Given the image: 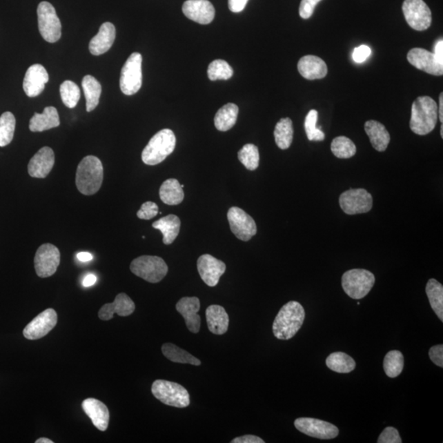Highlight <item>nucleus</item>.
<instances>
[{"label": "nucleus", "instance_id": "1", "mask_svg": "<svg viewBox=\"0 0 443 443\" xmlns=\"http://www.w3.org/2000/svg\"><path fill=\"white\" fill-rule=\"evenodd\" d=\"M306 313L297 302H289L281 308L273 324V332L280 340H289L302 327Z\"/></svg>", "mask_w": 443, "mask_h": 443}, {"label": "nucleus", "instance_id": "2", "mask_svg": "<svg viewBox=\"0 0 443 443\" xmlns=\"http://www.w3.org/2000/svg\"><path fill=\"white\" fill-rule=\"evenodd\" d=\"M437 119V104L431 97H420L412 104L410 128L414 133L425 136L433 132Z\"/></svg>", "mask_w": 443, "mask_h": 443}, {"label": "nucleus", "instance_id": "3", "mask_svg": "<svg viewBox=\"0 0 443 443\" xmlns=\"http://www.w3.org/2000/svg\"><path fill=\"white\" fill-rule=\"evenodd\" d=\"M104 180L103 164L94 155L86 156L77 169L76 185L78 190L85 195L99 192Z\"/></svg>", "mask_w": 443, "mask_h": 443}, {"label": "nucleus", "instance_id": "4", "mask_svg": "<svg viewBox=\"0 0 443 443\" xmlns=\"http://www.w3.org/2000/svg\"><path fill=\"white\" fill-rule=\"evenodd\" d=\"M176 137L170 129H163L150 139L142 151V161L147 165H156L162 163L165 159L175 151Z\"/></svg>", "mask_w": 443, "mask_h": 443}, {"label": "nucleus", "instance_id": "5", "mask_svg": "<svg viewBox=\"0 0 443 443\" xmlns=\"http://www.w3.org/2000/svg\"><path fill=\"white\" fill-rule=\"evenodd\" d=\"M375 277L366 269H351L343 275L342 285L347 295L355 299H362L371 292Z\"/></svg>", "mask_w": 443, "mask_h": 443}, {"label": "nucleus", "instance_id": "6", "mask_svg": "<svg viewBox=\"0 0 443 443\" xmlns=\"http://www.w3.org/2000/svg\"><path fill=\"white\" fill-rule=\"evenodd\" d=\"M152 394L165 405L186 408L190 405V395L184 386L167 380H156L152 384Z\"/></svg>", "mask_w": 443, "mask_h": 443}, {"label": "nucleus", "instance_id": "7", "mask_svg": "<svg viewBox=\"0 0 443 443\" xmlns=\"http://www.w3.org/2000/svg\"><path fill=\"white\" fill-rule=\"evenodd\" d=\"M135 275L150 284H157L167 275L168 267L159 256L142 255L135 259L130 266Z\"/></svg>", "mask_w": 443, "mask_h": 443}, {"label": "nucleus", "instance_id": "8", "mask_svg": "<svg viewBox=\"0 0 443 443\" xmlns=\"http://www.w3.org/2000/svg\"><path fill=\"white\" fill-rule=\"evenodd\" d=\"M37 15L41 37L47 42H57L62 35V25L54 6L49 2H41L38 6Z\"/></svg>", "mask_w": 443, "mask_h": 443}, {"label": "nucleus", "instance_id": "9", "mask_svg": "<svg viewBox=\"0 0 443 443\" xmlns=\"http://www.w3.org/2000/svg\"><path fill=\"white\" fill-rule=\"evenodd\" d=\"M142 86V56L133 53L124 64L121 71L120 88L126 95L138 92Z\"/></svg>", "mask_w": 443, "mask_h": 443}, {"label": "nucleus", "instance_id": "10", "mask_svg": "<svg viewBox=\"0 0 443 443\" xmlns=\"http://www.w3.org/2000/svg\"><path fill=\"white\" fill-rule=\"evenodd\" d=\"M402 11L407 23L415 30H427L432 23V12L423 0H405Z\"/></svg>", "mask_w": 443, "mask_h": 443}, {"label": "nucleus", "instance_id": "11", "mask_svg": "<svg viewBox=\"0 0 443 443\" xmlns=\"http://www.w3.org/2000/svg\"><path fill=\"white\" fill-rule=\"evenodd\" d=\"M339 204L346 215L364 214L371 210L373 197L366 189H351L340 195Z\"/></svg>", "mask_w": 443, "mask_h": 443}, {"label": "nucleus", "instance_id": "12", "mask_svg": "<svg viewBox=\"0 0 443 443\" xmlns=\"http://www.w3.org/2000/svg\"><path fill=\"white\" fill-rule=\"evenodd\" d=\"M35 269L37 275L46 279L54 275L60 264V252L57 247L46 243L39 247L35 255Z\"/></svg>", "mask_w": 443, "mask_h": 443}, {"label": "nucleus", "instance_id": "13", "mask_svg": "<svg viewBox=\"0 0 443 443\" xmlns=\"http://www.w3.org/2000/svg\"><path fill=\"white\" fill-rule=\"evenodd\" d=\"M228 219L234 235L243 242H248L257 233L255 220L240 208H230Z\"/></svg>", "mask_w": 443, "mask_h": 443}, {"label": "nucleus", "instance_id": "14", "mask_svg": "<svg viewBox=\"0 0 443 443\" xmlns=\"http://www.w3.org/2000/svg\"><path fill=\"white\" fill-rule=\"evenodd\" d=\"M295 427L306 435L319 440H333L339 434L335 425L314 418H299L295 420Z\"/></svg>", "mask_w": 443, "mask_h": 443}, {"label": "nucleus", "instance_id": "15", "mask_svg": "<svg viewBox=\"0 0 443 443\" xmlns=\"http://www.w3.org/2000/svg\"><path fill=\"white\" fill-rule=\"evenodd\" d=\"M58 323L57 313L47 309L30 321L23 330V336L28 340H38L53 330Z\"/></svg>", "mask_w": 443, "mask_h": 443}, {"label": "nucleus", "instance_id": "16", "mask_svg": "<svg viewBox=\"0 0 443 443\" xmlns=\"http://www.w3.org/2000/svg\"><path fill=\"white\" fill-rule=\"evenodd\" d=\"M197 268L201 279L208 286H215L226 271V264L210 255H203L198 259Z\"/></svg>", "mask_w": 443, "mask_h": 443}, {"label": "nucleus", "instance_id": "17", "mask_svg": "<svg viewBox=\"0 0 443 443\" xmlns=\"http://www.w3.org/2000/svg\"><path fill=\"white\" fill-rule=\"evenodd\" d=\"M407 59L419 70L434 76H442L443 74V65L438 63L435 55L427 50L414 48L408 53Z\"/></svg>", "mask_w": 443, "mask_h": 443}, {"label": "nucleus", "instance_id": "18", "mask_svg": "<svg viewBox=\"0 0 443 443\" xmlns=\"http://www.w3.org/2000/svg\"><path fill=\"white\" fill-rule=\"evenodd\" d=\"M182 12L188 19L199 24L212 23L215 17V10L208 0H188L182 6Z\"/></svg>", "mask_w": 443, "mask_h": 443}, {"label": "nucleus", "instance_id": "19", "mask_svg": "<svg viewBox=\"0 0 443 443\" xmlns=\"http://www.w3.org/2000/svg\"><path fill=\"white\" fill-rule=\"evenodd\" d=\"M50 77L41 64H33L28 69L23 80V90L28 97H37L45 90Z\"/></svg>", "mask_w": 443, "mask_h": 443}, {"label": "nucleus", "instance_id": "20", "mask_svg": "<svg viewBox=\"0 0 443 443\" xmlns=\"http://www.w3.org/2000/svg\"><path fill=\"white\" fill-rule=\"evenodd\" d=\"M55 163L54 150L48 146L43 147L30 160L28 164L29 175L36 178H46L50 175Z\"/></svg>", "mask_w": 443, "mask_h": 443}, {"label": "nucleus", "instance_id": "21", "mask_svg": "<svg viewBox=\"0 0 443 443\" xmlns=\"http://www.w3.org/2000/svg\"><path fill=\"white\" fill-rule=\"evenodd\" d=\"M176 309L185 319L190 332L197 333L201 328V319L197 314L201 302L197 297H184L177 303Z\"/></svg>", "mask_w": 443, "mask_h": 443}, {"label": "nucleus", "instance_id": "22", "mask_svg": "<svg viewBox=\"0 0 443 443\" xmlns=\"http://www.w3.org/2000/svg\"><path fill=\"white\" fill-rule=\"evenodd\" d=\"M135 309L136 306L132 299L127 294L120 293L117 295L114 302L103 306L98 315L101 320L108 321L112 319L115 314L121 317L131 315Z\"/></svg>", "mask_w": 443, "mask_h": 443}, {"label": "nucleus", "instance_id": "23", "mask_svg": "<svg viewBox=\"0 0 443 443\" xmlns=\"http://www.w3.org/2000/svg\"><path fill=\"white\" fill-rule=\"evenodd\" d=\"M86 415L92 421L94 426L101 431H106L110 424V411L106 404L97 399H86L81 404Z\"/></svg>", "mask_w": 443, "mask_h": 443}, {"label": "nucleus", "instance_id": "24", "mask_svg": "<svg viewBox=\"0 0 443 443\" xmlns=\"http://www.w3.org/2000/svg\"><path fill=\"white\" fill-rule=\"evenodd\" d=\"M116 29L111 23H104L99 28L97 36L91 39L89 50L91 55L98 56L110 50L115 41Z\"/></svg>", "mask_w": 443, "mask_h": 443}, {"label": "nucleus", "instance_id": "25", "mask_svg": "<svg viewBox=\"0 0 443 443\" xmlns=\"http://www.w3.org/2000/svg\"><path fill=\"white\" fill-rule=\"evenodd\" d=\"M297 68L299 74L308 80L322 79L328 74L327 64L315 55L304 56L299 59Z\"/></svg>", "mask_w": 443, "mask_h": 443}, {"label": "nucleus", "instance_id": "26", "mask_svg": "<svg viewBox=\"0 0 443 443\" xmlns=\"http://www.w3.org/2000/svg\"><path fill=\"white\" fill-rule=\"evenodd\" d=\"M60 125L59 112L55 107H46L42 114H35L30 120L29 128L33 132L47 131Z\"/></svg>", "mask_w": 443, "mask_h": 443}, {"label": "nucleus", "instance_id": "27", "mask_svg": "<svg viewBox=\"0 0 443 443\" xmlns=\"http://www.w3.org/2000/svg\"><path fill=\"white\" fill-rule=\"evenodd\" d=\"M206 321L208 330L215 335H223L227 333L229 317L224 307L218 305L208 306L206 310Z\"/></svg>", "mask_w": 443, "mask_h": 443}, {"label": "nucleus", "instance_id": "28", "mask_svg": "<svg viewBox=\"0 0 443 443\" xmlns=\"http://www.w3.org/2000/svg\"><path fill=\"white\" fill-rule=\"evenodd\" d=\"M364 130L377 151L383 152L386 150L390 142V135L384 124L375 120L368 121L364 125Z\"/></svg>", "mask_w": 443, "mask_h": 443}, {"label": "nucleus", "instance_id": "29", "mask_svg": "<svg viewBox=\"0 0 443 443\" xmlns=\"http://www.w3.org/2000/svg\"><path fill=\"white\" fill-rule=\"evenodd\" d=\"M152 227L159 230L162 233L163 242L165 245H170L179 234L181 228V221L177 216L169 215L155 221Z\"/></svg>", "mask_w": 443, "mask_h": 443}, {"label": "nucleus", "instance_id": "30", "mask_svg": "<svg viewBox=\"0 0 443 443\" xmlns=\"http://www.w3.org/2000/svg\"><path fill=\"white\" fill-rule=\"evenodd\" d=\"M159 197L161 201L168 206L179 205L184 199V189L175 178H170L163 182L159 189Z\"/></svg>", "mask_w": 443, "mask_h": 443}, {"label": "nucleus", "instance_id": "31", "mask_svg": "<svg viewBox=\"0 0 443 443\" xmlns=\"http://www.w3.org/2000/svg\"><path fill=\"white\" fill-rule=\"evenodd\" d=\"M81 86L86 101V111H93L98 106L102 92V86L97 79L90 75L84 77Z\"/></svg>", "mask_w": 443, "mask_h": 443}, {"label": "nucleus", "instance_id": "32", "mask_svg": "<svg viewBox=\"0 0 443 443\" xmlns=\"http://www.w3.org/2000/svg\"><path fill=\"white\" fill-rule=\"evenodd\" d=\"M239 108L235 104H225L215 117V128L220 132H227L237 123Z\"/></svg>", "mask_w": 443, "mask_h": 443}, {"label": "nucleus", "instance_id": "33", "mask_svg": "<svg viewBox=\"0 0 443 443\" xmlns=\"http://www.w3.org/2000/svg\"><path fill=\"white\" fill-rule=\"evenodd\" d=\"M162 353L172 362L190 364L197 366L201 364V360L173 343H165L162 346Z\"/></svg>", "mask_w": 443, "mask_h": 443}, {"label": "nucleus", "instance_id": "34", "mask_svg": "<svg viewBox=\"0 0 443 443\" xmlns=\"http://www.w3.org/2000/svg\"><path fill=\"white\" fill-rule=\"evenodd\" d=\"M294 129L293 121L289 118L282 119L275 130V142L281 150H286L292 145Z\"/></svg>", "mask_w": 443, "mask_h": 443}, {"label": "nucleus", "instance_id": "35", "mask_svg": "<svg viewBox=\"0 0 443 443\" xmlns=\"http://www.w3.org/2000/svg\"><path fill=\"white\" fill-rule=\"evenodd\" d=\"M426 294L430 306L438 318L443 321V286L436 279H430L426 285Z\"/></svg>", "mask_w": 443, "mask_h": 443}, {"label": "nucleus", "instance_id": "36", "mask_svg": "<svg viewBox=\"0 0 443 443\" xmlns=\"http://www.w3.org/2000/svg\"><path fill=\"white\" fill-rule=\"evenodd\" d=\"M326 364L331 371L339 373L353 372L355 362L353 357L343 353H334L326 360Z\"/></svg>", "mask_w": 443, "mask_h": 443}, {"label": "nucleus", "instance_id": "37", "mask_svg": "<svg viewBox=\"0 0 443 443\" xmlns=\"http://www.w3.org/2000/svg\"><path fill=\"white\" fill-rule=\"evenodd\" d=\"M16 119L11 112H6L0 116V147L10 145L14 139Z\"/></svg>", "mask_w": 443, "mask_h": 443}, {"label": "nucleus", "instance_id": "38", "mask_svg": "<svg viewBox=\"0 0 443 443\" xmlns=\"http://www.w3.org/2000/svg\"><path fill=\"white\" fill-rule=\"evenodd\" d=\"M403 368L404 356L401 351H391L386 355L384 368L386 375L390 377H396L401 375Z\"/></svg>", "mask_w": 443, "mask_h": 443}, {"label": "nucleus", "instance_id": "39", "mask_svg": "<svg viewBox=\"0 0 443 443\" xmlns=\"http://www.w3.org/2000/svg\"><path fill=\"white\" fill-rule=\"evenodd\" d=\"M333 154L339 159H350L356 154L354 142L348 137H338L334 139L331 144Z\"/></svg>", "mask_w": 443, "mask_h": 443}, {"label": "nucleus", "instance_id": "40", "mask_svg": "<svg viewBox=\"0 0 443 443\" xmlns=\"http://www.w3.org/2000/svg\"><path fill=\"white\" fill-rule=\"evenodd\" d=\"M60 95L65 106L69 108H73L79 101L81 90L73 81H65L60 86Z\"/></svg>", "mask_w": 443, "mask_h": 443}, {"label": "nucleus", "instance_id": "41", "mask_svg": "<svg viewBox=\"0 0 443 443\" xmlns=\"http://www.w3.org/2000/svg\"><path fill=\"white\" fill-rule=\"evenodd\" d=\"M238 159L248 170H255L259 164L258 147L253 144L245 145L238 152Z\"/></svg>", "mask_w": 443, "mask_h": 443}, {"label": "nucleus", "instance_id": "42", "mask_svg": "<svg viewBox=\"0 0 443 443\" xmlns=\"http://www.w3.org/2000/svg\"><path fill=\"white\" fill-rule=\"evenodd\" d=\"M233 75L231 66L224 60L217 59L213 61L208 68V77L210 81L230 79Z\"/></svg>", "mask_w": 443, "mask_h": 443}, {"label": "nucleus", "instance_id": "43", "mask_svg": "<svg viewBox=\"0 0 443 443\" xmlns=\"http://www.w3.org/2000/svg\"><path fill=\"white\" fill-rule=\"evenodd\" d=\"M317 120H318V112L312 110L308 112L305 121V129L307 138L311 141H322L325 138L324 133L317 128Z\"/></svg>", "mask_w": 443, "mask_h": 443}, {"label": "nucleus", "instance_id": "44", "mask_svg": "<svg viewBox=\"0 0 443 443\" xmlns=\"http://www.w3.org/2000/svg\"><path fill=\"white\" fill-rule=\"evenodd\" d=\"M159 214V207L155 203L147 201L141 206L140 210L137 212L139 219L150 220Z\"/></svg>", "mask_w": 443, "mask_h": 443}, {"label": "nucleus", "instance_id": "45", "mask_svg": "<svg viewBox=\"0 0 443 443\" xmlns=\"http://www.w3.org/2000/svg\"><path fill=\"white\" fill-rule=\"evenodd\" d=\"M379 443H402V440L399 435V432L397 429L393 427H386L383 433L380 434Z\"/></svg>", "mask_w": 443, "mask_h": 443}, {"label": "nucleus", "instance_id": "46", "mask_svg": "<svg viewBox=\"0 0 443 443\" xmlns=\"http://www.w3.org/2000/svg\"><path fill=\"white\" fill-rule=\"evenodd\" d=\"M322 0H302L301 6H299V16L303 19H308L314 14L315 7Z\"/></svg>", "mask_w": 443, "mask_h": 443}, {"label": "nucleus", "instance_id": "47", "mask_svg": "<svg viewBox=\"0 0 443 443\" xmlns=\"http://www.w3.org/2000/svg\"><path fill=\"white\" fill-rule=\"evenodd\" d=\"M371 55V48L367 46H360L357 48H355L353 56L355 63H362L364 62V61L367 60Z\"/></svg>", "mask_w": 443, "mask_h": 443}, {"label": "nucleus", "instance_id": "48", "mask_svg": "<svg viewBox=\"0 0 443 443\" xmlns=\"http://www.w3.org/2000/svg\"><path fill=\"white\" fill-rule=\"evenodd\" d=\"M429 357L432 362L440 367H443V346L437 345L429 350Z\"/></svg>", "mask_w": 443, "mask_h": 443}, {"label": "nucleus", "instance_id": "49", "mask_svg": "<svg viewBox=\"0 0 443 443\" xmlns=\"http://www.w3.org/2000/svg\"><path fill=\"white\" fill-rule=\"evenodd\" d=\"M249 0H228L229 10L233 12H241L244 10Z\"/></svg>", "mask_w": 443, "mask_h": 443}, {"label": "nucleus", "instance_id": "50", "mask_svg": "<svg viewBox=\"0 0 443 443\" xmlns=\"http://www.w3.org/2000/svg\"><path fill=\"white\" fill-rule=\"evenodd\" d=\"M232 443H264L262 438L255 435H245L242 437H236L233 440Z\"/></svg>", "mask_w": 443, "mask_h": 443}, {"label": "nucleus", "instance_id": "51", "mask_svg": "<svg viewBox=\"0 0 443 443\" xmlns=\"http://www.w3.org/2000/svg\"><path fill=\"white\" fill-rule=\"evenodd\" d=\"M434 55L437 60V62L443 65V41L442 40L438 41L435 46V52Z\"/></svg>", "mask_w": 443, "mask_h": 443}, {"label": "nucleus", "instance_id": "52", "mask_svg": "<svg viewBox=\"0 0 443 443\" xmlns=\"http://www.w3.org/2000/svg\"><path fill=\"white\" fill-rule=\"evenodd\" d=\"M97 281V276L94 275H88L84 277L83 282H82V285H83L85 288H90V286L95 285Z\"/></svg>", "mask_w": 443, "mask_h": 443}, {"label": "nucleus", "instance_id": "53", "mask_svg": "<svg viewBox=\"0 0 443 443\" xmlns=\"http://www.w3.org/2000/svg\"><path fill=\"white\" fill-rule=\"evenodd\" d=\"M77 258L81 262H89L93 259V255L89 252H80L77 255Z\"/></svg>", "mask_w": 443, "mask_h": 443}, {"label": "nucleus", "instance_id": "54", "mask_svg": "<svg viewBox=\"0 0 443 443\" xmlns=\"http://www.w3.org/2000/svg\"><path fill=\"white\" fill-rule=\"evenodd\" d=\"M437 111H438V117H440V119L441 123H443V94H440V107H437Z\"/></svg>", "mask_w": 443, "mask_h": 443}, {"label": "nucleus", "instance_id": "55", "mask_svg": "<svg viewBox=\"0 0 443 443\" xmlns=\"http://www.w3.org/2000/svg\"><path fill=\"white\" fill-rule=\"evenodd\" d=\"M53 442H54L53 441L46 437H41L36 441V443H53Z\"/></svg>", "mask_w": 443, "mask_h": 443}, {"label": "nucleus", "instance_id": "56", "mask_svg": "<svg viewBox=\"0 0 443 443\" xmlns=\"http://www.w3.org/2000/svg\"><path fill=\"white\" fill-rule=\"evenodd\" d=\"M441 137L443 138V126H441Z\"/></svg>", "mask_w": 443, "mask_h": 443}]
</instances>
